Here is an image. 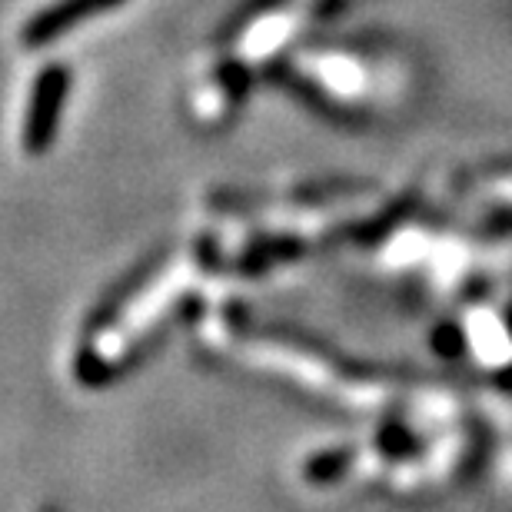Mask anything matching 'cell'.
Instances as JSON below:
<instances>
[{
	"mask_svg": "<svg viewBox=\"0 0 512 512\" xmlns=\"http://www.w3.org/2000/svg\"><path fill=\"white\" fill-rule=\"evenodd\" d=\"M67 97V74L60 67L44 70V77L37 80L34 100H30V114H27V130H24V147L30 153H44L50 147V137L57 130L60 107Z\"/></svg>",
	"mask_w": 512,
	"mask_h": 512,
	"instance_id": "1",
	"label": "cell"
},
{
	"mask_svg": "<svg viewBox=\"0 0 512 512\" xmlns=\"http://www.w3.org/2000/svg\"><path fill=\"white\" fill-rule=\"evenodd\" d=\"M124 4V0H60V4L47 7L44 14H37L30 24L24 27V40L30 47H40L47 40H54L57 34H64L80 20L94 17V14H104V10Z\"/></svg>",
	"mask_w": 512,
	"mask_h": 512,
	"instance_id": "2",
	"label": "cell"
}]
</instances>
